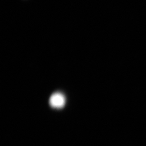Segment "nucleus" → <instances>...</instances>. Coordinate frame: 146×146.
<instances>
[{
  "mask_svg": "<svg viewBox=\"0 0 146 146\" xmlns=\"http://www.w3.org/2000/svg\"><path fill=\"white\" fill-rule=\"evenodd\" d=\"M50 102L52 106L55 107H62L64 104V98L59 93L54 94L50 99Z\"/></svg>",
  "mask_w": 146,
  "mask_h": 146,
  "instance_id": "f257e3e1",
  "label": "nucleus"
}]
</instances>
